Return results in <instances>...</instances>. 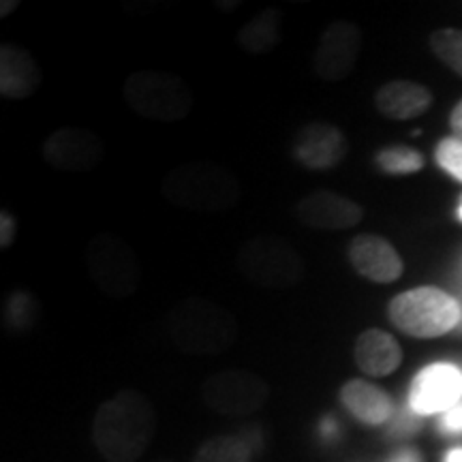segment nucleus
I'll return each mask as SVG.
<instances>
[{"label": "nucleus", "instance_id": "obj_1", "mask_svg": "<svg viewBox=\"0 0 462 462\" xmlns=\"http://www.w3.org/2000/svg\"><path fill=\"white\" fill-rule=\"evenodd\" d=\"M157 430V413L146 396L120 390L99 407L92 420V441L107 462L142 458Z\"/></svg>", "mask_w": 462, "mask_h": 462}, {"label": "nucleus", "instance_id": "obj_2", "mask_svg": "<svg viewBox=\"0 0 462 462\" xmlns=\"http://www.w3.org/2000/svg\"><path fill=\"white\" fill-rule=\"evenodd\" d=\"M165 337L187 356L223 354L238 338V321L208 298H184L167 310Z\"/></svg>", "mask_w": 462, "mask_h": 462}, {"label": "nucleus", "instance_id": "obj_3", "mask_svg": "<svg viewBox=\"0 0 462 462\" xmlns=\"http://www.w3.org/2000/svg\"><path fill=\"white\" fill-rule=\"evenodd\" d=\"M161 193L171 206L199 215L231 210L240 201V182L236 173L212 161H189L165 173Z\"/></svg>", "mask_w": 462, "mask_h": 462}, {"label": "nucleus", "instance_id": "obj_4", "mask_svg": "<svg viewBox=\"0 0 462 462\" xmlns=\"http://www.w3.org/2000/svg\"><path fill=\"white\" fill-rule=\"evenodd\" d=\"M125 103L140 118L178 123L193 109V92L180 75L165 71H135L125 79Z\"/></svg>", "mask_w": 462, "mask_h": 462}, {"label": "nucleus", "instance_id": "obj_5", "mask_svg": "<svg viewBox=\"0 0 462 462\" xmlns=\"http://www.w3.org/2000/svg\"><path fill=\"white\" fill-rule=\"evenodd\" d=\"M390 321L413 338H437L452 332L462 319L458 300L437 287L398 293L390 302Z\"/></svg>", "mask_w": 462, "mask_h": 462}, {"label": "nucleus", "instance_id": "obj_6", "mask_svg": "<svg viewBox=\"0 0 462 462\" xmlns=\"http://www.w3.org/2000/svg\"><path fill=\"white\" fill-rule=\"evenodd\" d=\"M238 273L251 285L289 289L304 276V259L296 246L279 236H255L240 248Z\"/></svg>", "mask_w": 462, "mask_h": 462}, {"label": "nucleus", "instance_id": "obj_7", "mask_svg": "<svg viewBox=\"0 0 462 462\" xmlns=\"http://www.w3.org/2000/svg\"><path fill=\"white\" fill-rule=\"evenodd\" d=\"M86 268L92 282L112 300L133 296L140 285V263L135 253L120 236L101 231L86 246Z\"/></svg>", "mask_w": 462, "mask_h": 462}, {"label": "nucleus", "instance_id": "obj_8", "mask_svg": "<svg viewBox=\"0 0 462 462\" xmlns=\"http://www.w3.org/2000/svg\"><path fill=\"white\" fill-rule=\"evenodd\" d=\"M270 388L262 377L248 371H223L204 383L201 396L212 411L223 415H251L268 401Z\"/></svg>", "mask_w": 462, "mask_h": 462}, {"label": "nucleus", "instance_id": "obj_9", "mask_svg": "<svg viewBox=\"0 0 462 462\" xmlns=\"http://www.w3.org/2000/svg\"><path fill=\"white\" fill-rule=\"evenodd\" d=\"M43 161L51 170L82 173L95 170L106 154V143L97 133L79 126L56 129L42 146Z\"/></svg>", "mask_w": 462, "mask_h": 462}, {"label": "nucleus", "instance_id": "obj_10", "mask_svg": "<svg viewBox=\"0 0 462 462\" xmlns=\"http://www.w3.org/2000/svg\"><path fill=\"white\" fill-rule=\"evenodd\" d=\"M362 50V32L351 22H332L313 54V73L323 82H343L354 73Z\"/></svg>", "mask_w": 462, "mask_h": 462}, {"label": "nucleus", "instance_id": "obj_11", "mask_svg": "<svg viewBox=\"0 0 462 462\" xmlns=\"http://www.w3.org/2000/svg\"><path fill=\"white\" fill-rule=\"evenodd\" d=\"M462 398V373L454 364L437 362L415 374L409 390V409L418 415L446 413Z\"/></svg>", "mask_w": 462, "mask_h": 462}, {"label": "nucleus", "instance_id": "obj_12", "mask_svg": "<svg viewBox=\"0 0 462 462\" xmlns=\"http://www.w3.org/2000/svg\"><path fill=\"white\" fill-rule=\"evenodd\" d=\"M346 140L338 126L330 123H309L293 137L291 154L300 165L313 171H326L345 159Z\"/></svg>", "mask_w": 462, "mask_h": 462}, {"label": "nucleus", "instance_id": "obj_13", "mask_svg": "<svg viewBox=\"0 0 462 462\" xmlns=\"http://www.w3.org/2000/svg\"><path fill=\"white\" fill-rule=\"evenodd\" d=\"M296 215L306 227L319 231H343L356 227L364 218L362 206L334 190H313L296 206Z\"/></svg>", "mask_w": 462, "mask_h": 462}, {"label": "nucleus", "instance_id": "obj_14", "mask_svg": "<svg viewBox=\"0 0 462 462\" xmlns=\"http://www.w3.org/2000/svg\"><path fill=\"white\" fill-rule=\"evenodd\" d=\"M354 270L373 282H394L402 274V259L388 240L379 236H357L346 248Z\"/></svg>", "mask_w": 462, "mask_h": 462}, {"label": "nucleus", "instance_id": "obj_15", "mask_svg": "<svg viewBox=\"0 0 462 462\" xmlns=\"http://www.w3.org/2000/svg\"><path fill=\"white\" fill-rule=\"evenodd\" d=\"M39 84L42 73L32 54L14 43L0 45V97L9 101L28 99Z\"/></svg>", "mask_w": 462, "mask_h": 462}, {"label": "nucleus", "instance_id": "obj_16", "mask_svg": "<svg viewBox=\"0 0 462 462\" xmlns=\"http://www.w3.org/2000/svg\"><path fill=\"white\" fill-rule=\"evenodd\" d=\"M354 360L357 368L368 377H388L401 366L402 351L392 334L371 328L357 337Z\"/></svg>", "mask_w": 462, "mask_h": 462}, {"label": "nucleus", "instance_id": "obj_17", "mask_svg": "<svg viewBox=\"0 0 462 462\" xmlns=\"http://www.w3.org/2000/svg\"><path fill=\"white\" fill-rule=\"evenodd\" d=\"M340 401L346 411L368 426L385 424L394 413V402L388 392L364 379L346 381L340 390Z\"/></svg>", "mask_w": 462, "mask_h": 462}, {"label": "nucleus", "instance_id": "obj_18", "mask_svg": "<svg viewBox=\"0 0 462 462\" xmlns=\"http://www.w3.org/2000/svg\"><path fill=\"white\" fill-rule=\"evenodd\" d=\"M374 106L385 118L411 120L432 106V92L421 84L396 79V82L381 86L374 95Z\"/></svg>", "mask_w": 462, "mask_h": 462}, {"label": "nucleus", "instance_id": "obj_19", "mask_svg": "<svg viewBox=\"0 0 462 462\" xmlns=\"http://www.w3.org/2000/svg\"><path fill=\"white\" fill-rule=\"evenodd\" d=\"M238 48L246 54H268L281 42V14L276 9H263L248 20L238 31Z\"/></svg>", "mask_w": 462, "mask_h": 462}, {"label": "nucleus", "instance_id": "obj_20", "mask_svg": "<svg viewBox=\"0 0 462 462\" xmlns=\"http://www.w3.org/2000/svg\"><path fill=\"white\" fill-rule=\"evenodd\" d=\"M39 319V302L31 291L15 289L3 306V328L11 334H26Z\"/></svg>", "mask_w": 462, "mask_h": 462}, {"label": "nucleus", "instance_id": "obj_21", "mask_svg": "<svg viewBox=\"0 0 462 462\" xmlns=\"http://www.w3.org/2000/svg\"><path fill=\"white\" fill-rule=\"evenodd\" d=\"M253 452L246 439L238 435H217L198 449L193 462H251Z\"/></svg>", "mask_w": 462, "mask_h": 462}, {"label": "nucleus", "instance_id": "obj_22", "mask_svg": "<svg viewBox=\"0 0 462 462\" xmlns=\"http://www.w3.org/2000/svg\"><path fill=\"white\" fill-rule=\"evenodd\" d=\"M430 50L454 73L462 78V31L458 28H441L430 34Z\"/></svg>", "mask_w": 462, "mask_h": 462}, {"label": "nucleus", "instance_id": "obj_23", "mask_svg": "<svg viewBox=\"0 0 462 462\" xmlns=\"http://www.w3.org/2000/svg\"><path fill=\"white\" fill-rule=\"evenodd\" d=\"M377 165L379 170H383L385 173L402 176V173L420 171L421 167H424V157H421L418 150L413 148L392 146V148H383L377 154Z\"/></svg>", "mask_w": 462, "mask_h": 462}, {"label": "nucleus", "instance_id": "obj_24", "mask_svg": "<svg viewBox=\"0 0 462 462\" xmlns=\"http://www.w3.org/2000/svg\"><path fill=\"white\" fill-rule=\"evenodd\" d=\"M437 163L446 170L449 176L462 182V140L460 137H446L435 150Z\"/></svg>", "mask_w": 462, "mask_h": 462}, {"label": "nucleus", "instance_id": "obj_25", "mask_svg": "<svg viewBox=\"0 0 462 462\" xmlns=\"http://www.w3.org/2000/svg\"><path fill=\"white\" fill-rule=\"evenodd\" d=\"M441 430L446 435H462V402L441 415Z\"/></svg>", "mask_w": 462, "mask_h": 462}, {"label": "nucleus", "instance_id": "obj_26", "mask_svg": "<svg viewBox=\"0 0 462 462\" xmlns=\"http://www.w3.org/2000/svg\"><path fill=\"white\" fill-rule=\"evenodd\" d=\"M15 231H17V227H15L14 215H9L7 210L0 212V246L9 248L11 245H14Z\"/></svg>", "mask_w": 462, "mask_h": 462}, {"label": "nucleus", "instance_id": "obj_27", "mask_svg": "<svg viewBox=\"0 0 462 462\" xmlns=\"http://www.w3.org/2000/svg\"><path fill=\"white\" fill-rule=\"evenodd\" d=\"M449 126H452L454 137H460L462 140V101L449 114Z\"/></svg>", "mask_w": 462, "mask_h": 462}, {"label": "nucleus", "instance_id": "obj_28", "mask_svg": "<svg viewBox=\"0 0 462 462\" xmlns=\"http://www.w3.org/2000/svg\"><path fill=\"white\" fill-rule=\"evenodd\" d=\"M388 462H424V460H421V454L418 449H401V452H396Z\"/></svg>", "mask_w": 462, "mask_h": 462}, {"label": "nucleus", "instance_id": "obj_29", "mask_svg": "<svg viewBox=\"0 0 462 462\" xmlns=\"http://www.w3.org/2000/svg\"><path fill=\"white\" fill-rule=\"evenodd\" d=\"M17 5H20L17 0H3V3H0V17H7L9 14H14Z\"/></svg>", "mask_w": 462, "mask_h": 462}, {"label": "nucleus", "instance_id": "obj_30", "mask_svg": "<svg viewBox=\"0 0 462 462\" xmlns=\"http://www.w3.org/2000/svg\"><path fill=\"white\" fill-rule=\"evenodd\" d=\"M446 462H462V448L449 449L448 456H446Z\"/></svg>", "mask_w": 462, "mask_h": 462}, {"label": "nucleus", "instance_id": "obj_31", "mask_svg": "<svg viewBox=\"0 0 462 462\" xmlns=\"http://www.w3.org/2000/svg\"><path fill=\"white\" fill-rule=\"evenodd\" d=\"M217 7L221 11H234L236 7H238V3H217Z\"/></svg>", "mask_w": 462, "mask_h": 462}, {"label": "nucleus", "instance_id": "obj_32", "mask_svg": "<svg viewBox=\"0 0 462 462\" xmlns=\"http://www.w3.org/2000/svg\"><path fill=\"white\" fill-rule=\"evenodd\" d=\"M458 218L462 221V204H460V208H458Z\"/></svg>", "mask_w": 462, "mask_h": 462}]
</instances>
